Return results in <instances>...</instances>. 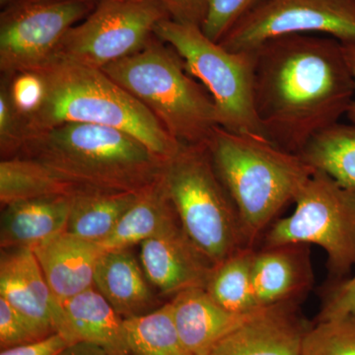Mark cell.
I'll use <instances>...</instances> for the list:
<instances>
[{
    "label": "cell",
    "mask_w": 355,
    "mask_h": 355,
    "mask_svg": "<svg viewBox=\"0 0 355 355\" xmlns=\"http://www.w3.org/2000/svg\"><path fill=\"white\" fill-rule=\"evenodd\" d=\"M254 51V108L266 139L301 154L340 123L354 101L343 44L323 35H288Z\"/></svg>",
    "instance_id": "cell-1"
},
{
    "label": "cell",
    "mask_w": 355,
    "mask_h": 355,
    "mask_svg": "<svg viewBox=\"0 0 355 355\" xmlns=\"http://www.w3.org/2000/svg\"><path fill=\"white\" fill-rule=\"evenodd\" d=\"M17 156L78 189L135 193L157 181L165 161L123 130L78 123L28 133Z\"/></svg>",
    "instance_id": "cell-2"
},
{
    "label": "cell",
    "mask_w": 355,
    "mask_h": 355,
    "mask_svg": "<svg viewBox=\"0 0 355 355\" xmlns=\"http://www.w3.org/2000/svg\"><path fill=\"white\" fill-rule=\"evenodd\" d=\"M32 72L41 78L44 94L38 106L22 116L27 135L64 123H92L130 133L165 160L181 146L141 103L102 69L51 60Z\"/></svg>",
    "instance_id": "cell-3"
},
{
    "label": "cell",
    "mask_w": 355,
    "mask_h": 355,
    "mask_svg": "<svg viewBox=\"0 0 355 355\" xmlns=\"http://www.w3.org/2000/svg\"><path fill=\"white\" fill-rule=\"evenodd\" d=\"M217 175L234 202L250 246L294 203L315 172L301 154L263 137L214 128L207 142Z\"/></svg>",
    "instance_id": "cell-4"
},
{
    "label": "cell",
    "mask_w": 355,
    "mask_h": 355,
    "mask_svg": "<svg viewBox=\"0 0 355 355\" xmlns=\"http://www.w3.org/2000/svg\"><path fill=\"white\" fill-rule=\"evenodd\" d=\"M103 71L155 116L180 144H205L219 127L207 89L174 49L153 35L137 53Z\"/></svg>",
    "instance_id": "cell-5"
},
{
    "label": "cell",
    "mask_w": 355,
    "mask_h": 355,
    "mask_svg": "<svg viewBox=\"0 0 355 355\" xmlns=\"http://www.w3.org/2000/svg\"><path fill=\"white\" fill-rule=\"evenodd\" d=\"M161 180L184 233L212 263L251 247L207 144H181L164 161Z\"/></svg>",
    "instance_id": "cell-6"
},
{
    "label": "cell",
    "mask_w": 355,
    "mask_h": 355,
    "mask_svg": "<svg viewBox=\"0 0 355 355\" xmlns=\"http://www.w3.org/2000/svg\"><path fill=\"white\" fill-rule=\"evenodd\" d=\"M154 35L174 49L189 73L207 89L219 127L266 139L254 108V51L226 50L209 39L200 26L172 19L159 23Z\"/></svg>",
    "instance_id": "cell-7"
},
{
    "label": "cell",
    "mask_w": 355,
    "mask_h": 355,
    "mask_svg": "<svg viewBox=\"0 0 355 355\" xmlns=\"http://www.w3.org/2000/svg\"><path fill=\"white\" fill-rule=\"evenodd\" d=\"M294 205L291 216L268 229L263 246L317 245L327 254L331 280L349 277L355 266V191L315 170Z\"/></svg>",
    "instance_id": "cell-8"
},
{
    "label": "cell",
    "mask_w": 355,
    "mask_h": 355,
    "mask_svg": "<svg viewBox=\"0 0 355 355\" xmlns=\"http://www.w3.org/2000/svg\"><path fill=\"white\" fill-rule=\"evenodd\" d=\"M157 0H99L58 44L53 60L102 69L141 50L163 20Z\"/></svg>",
    "instance_id": "cell-9"
},
{
    "label": "cell",
    "mask_w": 355,
    "mask_h": 355,
    "mask_svg": "<svg viewBox=\"0 0 355 355\" xmlns=\"http://www.w3.org/2000/svg\"><path fill=\"white\" fill-rule=\"evenodd\" d=\"M98 1L21 0L1 10L0 71H34L51 62L67 32L92 12Z\"/></svg>",
    "instance_id": "cell-10"
},
{
    "label": "cell",
    "mask_w": 355,
    "mask_h": 355,
    "mask_svg": "<svg viewBox=\"0 0 355 355\" xmlns=\"http://www.w3.org/2000/svg\"><path fill=\"white\" fill-rule=\"evenodd\" d=\"M288 35H323L355 43V0H261L219 42L231 51H254Z\"/></svg>",
    "instance_id": "cell-11"
},
{
    "label": "cell",
    "mask_w": 355,
    "mask_h": 355,
    "mask_svg": "<svg viewBox=\"0 0 355 355\" xmlns=\"http://www.w3.org/2000/svg\"><path fill=\"white\" fill-rule=\"evenodd\" d=\"M0 297L40 331L44 338L58 334L71 343L62 303L51 292L31 248L2 249Z\"/></svg>",
    "instance_id": "cell-12"
},
{
    "label": "cell",
    "mask_w": 355,
    "mask_h": 355,
    "mask_svg": "<svg viewBox=\"0 0 355 355\" xmlns=\"http://www.w3.org/2000/svg\"><path fill=\"white\" fill-rule=\"evenodd\" d=\"M139 263L149 284L165 295L205 289L214 263L195 246L181 224L140 244Z\"/></svg>",
    "instance_id": "cell-13"
},
{
    "label": "cell",
    "mask_w": 355,
    "mask_h": 355,
    "mask_svg": "<svg viewBox=\"0 0 355 355\" xmlns=\"http://www.w3.org/2000/svg\"><path fill=\"white\" fill-rule=\"evenodd\" d=\"M309 328L297 302L272 306L222 338L207 355H300Z\"/></svg>",
    "instance_id": "cell-14"
},
{
    "label": "cell",
    "mask_w": 355,
    "mask_h": 355,
    "mask_svg": "<svg viewBox=\"0 0 355 355\" xmlns=\"http://www.w3.org/2000/svg\"><path fill=\"white\" fill-rule=\"evenodd\" d=\"M252 272L260 309L298 302L314 279L309 248L305 244H280L254 250Z\"/></svg>",
    "instance_id": "cell-15"
},
{
    "label": "cell",
    "mask_w": 355,
    "mask_h": 355,
    "mask_svg": "<svg viewBox=\"0 0 355 355\" xmlns=\"http://www.w3.org/2000/svg\"><path fill=\"white\" fill-rule=\"evenodd\" d=\"M32 250L51 292L60 302L94 286L96 266L104 253L97 243L64 231Z\"/></svg>",
    "instance_id": "cell-16"
},
{
    "label": "cell",
    "mask_w": 355,
    "mask_h": 355,
    "mask_svg": "<svg viewBox=\"0 0 355 355\" xmlns=\"http://www.w3.org/2000/svg\"><path fill=\"white\" fill-rule=\"evenodd\" d=\"M173 319L191 355H207L217 342L256 314L224 309L203 288L187 289L170 301Z\"/></svg>",
    "instance_id": "cell-17"
},
{
    "label": "cell",
    "mask_w": 355,
    "mask_h": 355,
    "mask_svg": "<svg viewBox=\"0 0 355 355\" xmlns=\"http://www.w3.org/2000/svg\"><path fill=\"white\" fill-rule=\"evenodd\" d=\"M71 196L30 198L2 207V249H33L53 236L64 232L69 220Z\"/></svg>",
    "instance_id": "cell-18"
},
{
    "label": "cell",
    "mask_w": 355,
    "mask_h": 355,
    "mask_svg": "<svg viewBox=\"0 0 355 355\" xmlns=\"http://www.w3.org/2000/svg\"><path fill=\"white\" fill-rule=\"evenodd\" d=\"M94 287L123 319L153 311L148 279L130 249L104 251L96 266Z\"/></svg>",
    "instance_id": "cell-19"
},
{
    "label": "cell",
    "mask_w": 355,
    "mask_h": 355,
    "mask_svg": "<svg viewBox=\"0 0 355 355\" xmlns=\"http://www.w3.org/2000/svg\"><path fill=\"white\" fill-rule=\"evenodd\" d=\"M60 303L71 343H96L114 354L130 355L123 318L94 286Z\"/></svg>",
    "instance_id": "cell-20"
},
{
    "label": "cell",
    "mask_w": 355,
    "mask_h": 355,
    "mask_svg": "<svg viewBox=\"0 0 355 355\" xmlns=\"http://www.w3.org/2000/svg\"><path fill=\"white\" fill-rule=\"evenodd\" d=\"M179 224L160 176L155 183L139 193L113 232L97 244L104 251L130 249L133 245H140Z\"/></svg>",
    "instance_id": "cell-21"
},
{
    "label": "cell",
    "mask_w": 355,
    "mask_h": 355,
    "mask_svg": "<svg viewBox=\"0 0 355 355\" xmlns=\"http://www.w3.org/2000/svg\"><path fill=\"white\" fill-rule=\"evenodd\" d=\"M141 191H76L71 196V207L65 231L80 239L102 242L113 232Z\"/></svg>",
    "instance_id": "cell-22"
},
{
    "label": "cell",
    "mask_w": 355,
    "mask_h": 355,
    "mask_svg": "<svg viewBox=\"0 0 355 355\" xmlns=\"http://www.w3.org/2000/svg\"><path fill=\"white\" fill-rule=\"evenodd\" d=\"M78 190L51 170L30 158L1 159L0 162V202L1 207L30 198L71 196Z\"/></svg>",
    "instance_id": "cell-23"
},
{
    "label": "cell",
    "mask_w": 355,
    "mask_h": 355,
    "mask_svg": "<svg viewBox=\"0 0 355 355\" xmlns=\"http://www.w3.org/2000/svg\"><path fill=\"white\" fill-rule=\"evenodd\" d=\"M254 248L248 247L214 266L205 291L217 304L238 314L261 310L253 284Z\"/></svg>",
    "instance_id": "cell-24"
},
{
    "label": "cell",
    "mask_w": 355,
    "mask_h": 355,
    "mask_svg": "<svg viewBox=\"0 0 355 355\" xmlns=\"http://www.w3.org/2000/svg\"><path fill=\"white\" fill-rule=\"evenodd\" d=\"M301 155L314 169L355 191L354 123H338L320 133Z\"/></svg>",
    "instance_id": "cell-25"
},
{
    "label": "cell",
    "mask_w": 355,
    "mask_h": 355,
    "mask_svg": "<svg viewBox=\"0 0 355 355\" xmlns=\"http://www.w3.org/2000/svg\"><path fill=\"white\" fill-rule=\"evenodd\" d=\"M123 328L130 355H191L178 333L170 302L123 319Z\"/></svg>",
    "instance_id": "cell-26"
},
{
    "label": "cell",
    "mask_w": 355,
    "mask_h": 355,
    "mask_svg": "<svg viewBox=\"0 0 355 355\" xmlns=\"http://www.w3.org/2000/svg\"><path fill=\"white\" fill-rule=\"evenodd\" d=\"M300 355H355V314L310 327Z\"/></svg>",
    "instance_id": "cell-27"
},
{
    "label": "cell",
    "mask_w": 355,
    "mask_h": 355,
    "mask_svg": "<svg viewBox=\"0 0 355 355\" xmlns=\"http://www.w3.org/2000/svg\"><path fill=\"white\" fill-rule=\"evenodd\" d=\"M22 114L16 110L3 79L0 85V153L1 159L19 153L26 137Z\"/></svg>",
    "instance_id": "cell-28"
},
{
    "label": "cell",
    "mask_w": 355,
    "mask_h": 355,
    "mask_svg": "<svg viewBox=\"0 0 355 355\" xmlns=\"http://www.w3.org/2000/svg\"><path fill=\"white\" fill-rule=\"evenodd\" d=\"M261 0H211L203 33L212 41L220 42L230 28Z\"/></svg>",
    "instance_id": "cell-29"
},
{
    "label": "cell",
    "mask_w": 355,
    "mask_h": 355,
    "mask_svg": "<svg viewBox=\"0 0 355 355\" xmlns=\"http://www.w3.org/2000/svg\"><path fill=\"white\" fill-rule=\"evenodd\" d=\"M44 336L12 306L0 297V347L11 349L43 340Z\"/></svg>",
    "instance_id": "cell-30"
},
{
    "label": "cell",
    "mask_w": 355,
    "mask_h": 355,
    "mask_svg": "<svg viewBox=\"0 0 355 355\" xmlns=\"http://www.w3.org/2000/svg\"><path fill=\"white\" fill-rule=\"evenodd\" d=\"M4 83L16 110L22 116L31 113L41 102L44 85L38 74L22 72L12 76H4Z\"/></svg>",
    "instance_id": "cell-31"
},
{
    "label": "cell",
    "mask_w": 355,
    "mask_h": 355,
    "mask_svg": "<svg viewBox=\"0 0 355 355\" xmlns=\"http://www.w3.org/2000/svg\"><path fill=\"white\" fill-rule=\"evenodd\" d=\"M355 314V273L333 282L326 292L318 321Z\"/></svg>",
    "instance_id": "cell-32"
},
{
    "label": "cell",
    "mask_w": 355,
    "mask_h": 355,
    "mask_svg": "<svg viewBox=\"0 0 355 355\" xmlns=\"http://www.w3.org/2000/svg\"><path fill=\"white\" fill-rule=\"evenodd\" d=\"M166 9L170 18L183 24L202 27L207 17L211 0H157Z\"/></svg>",
    "instance_id": "cell-33"
},
{
    "label": "cell",
    "mask_w": 355,
    "mask_h": 355,
    "mask_svg": "<svg viewBox=\"0 0 355 355\" xmlns=\"http://www.w3.org/2000/svg\"><path fill=\"white\" fill-rule=\"evenodd\" d=\"M69 343L58 334L46 336L27 345L1 349L0 355H60Z\"/></svg>",
    "instance_id": "cell-34"
},
{
    "label": "cell",
    "mask_w": 355,
    "mask_h": 355,
    "mask_svg": "<svg viewBox=\"0 0 355 355\" xmlns=\"http://www.w3.org/2000/svg\"><path fill=\"white\" fill-rule=\"evenodd\" d=\"M60 355H118L96 343L77 342L67 345Z\"/></svg>",
    "instance_id": "cell-35"
},
{
    "label": "cell",
    "mask_w": 355,
    "mask_h": 355,
    "mask_svg": "<svg viewBox=\"0 0 355 355\" xmlns=\"http://www.w3.org/2000/svg\"><path fill=\"white\" fill-rule=\"evenodd\" d=\"M343 55H345V60L350 73H352V79L354 84V98L352 105H350L349 112H347V118L355 123V43L354 44H343Z\"/></svg>",
    "instance_id": "cell-36"
},
{
    "label": "cell",
    "mask_w": 355,
    "mask_h": 355,
    "mask_svg": "<svg viewBox=\"0 0 355 355\" xmlns=\"http://www.w3.org/2000/svg\"><path fill=\"white\" fill-rule=\"evenodd\" d=\"M32 1H35V0H32ZM88 1H99V0H88Z\"/></svg>",
    "instance_id": "cell-37"
}]
</instances>
